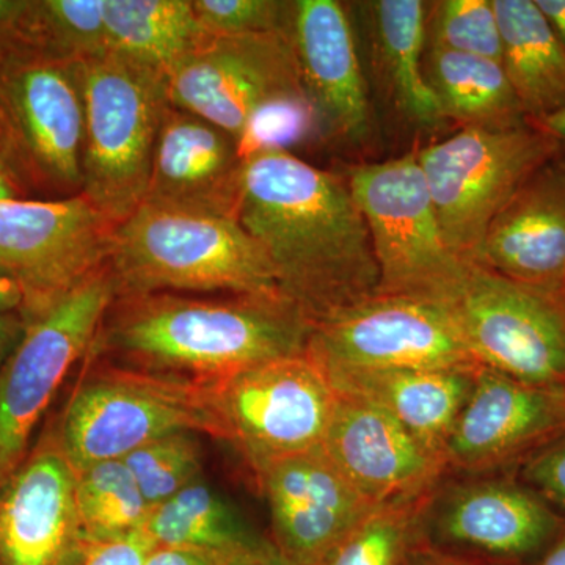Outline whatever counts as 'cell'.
<instances>
[{"instance_id":"cell-13","label":"cell","mask_w":565,"mask_h":565,"mask_svg":"<svg viewBox=\"0 0 565 565\" xmlns=\"http://www.w3.org/2000/svg\"><path fill=\"white\" fill-rule=\"evenodd\" d=\"M305 352L323 371L482 366L444 308L429 300L382 294L315 323Z\"/></svg>"},{"instance_id":"cell-40","label":"cell","mask_w":565,"mask_h":565,"mask_svg":"<svg viewBox=\"0 0 565 565\" xmlns=\"http://www.w3.org/2000/svg\"><path fill=\"white\" fill-rule=\"evenodd\" d=\"M230 565H291L280 555L269 537L258 541L234 553Z\"/></svg>"},{"instance_id":"cell-2","label":"cell","mask_w":565,"mask_h":565,"mask_svg":"<svg viewBox=\"0 0 565 565\" xmlns=\"http://www.w3.org/2000/svg\"><path fill=\"white\" fill-rule=\"evenodd\" d=\"M311 327L282 297L115 294L87 356L211 388L247 367L303 353Z\"/></svg>"},{"instance_id":"cell-35","label":"cell","mask_w":565,"mask_h":565,"mask_svg":"<svg viewBox=\"0 0 565 565\" xmlns=\"http://www.w3.org/2000/svg\"><path fill=\"white\" fill-rule=\"evenodd\" d=\"M516 478L555 509H565V435L527 459Z\"/></svg>"},{"instance_id":"cell-10","label":"cell","mask_w":565,"mask_h":565,"mask_svg":"<svg viewBox=\"0 0 565 565\" xmlns=\"http://www.w3.org/2000/svg\"><path fill=\"white\" fill-rule=\"evenodd\" d=\"M221 440L239 452L253 476L267 465L321 448L337 390L308 355L247 367L210 388Z\"/></svg>"},{"instance_id":"cell-19","label":"cell","mask_w":565,"mask_h":565,"mask_svg":"<svg viewBox=\"0 0 565 565\" xmlns=\"http://www.w3.org/2000/svg\"><path fill=\"white\" fill-rule=\"evenodd\" d=\"M322 448L345 479L375 505L433 493L449 473L444 457L356 394L337 392Z\"/></svg>"},{"instance_id":"cell-36","label":"cell","mask_w":565,"mask_h":565,"mask_svg":"<svg viewBox=\"0 0 565 565\" xmlns=\"http://www.w3.org/2000/svg\"><path fill=\"white\" fill-rule=\"evenodd\" d=\"M154 545L145 527L122 537L85 539L73 565H143Z\"/></svg>"},{"instance_id":"cell-18","label":"cell","mask_w":565,"mask_h":565,"mask_svg":"<svg viewBox=\"0 0 565 565\" xmlns=\"http://www.w3.org/2000/svg\"><path fill=\"white\" fill-rule=\"evenodd\" d=\"M84 541L76 471L51 419L0 489V565H73Z\"/></svg>"},{"instance_id":"cell-27","label":"cell","mask_w":565,"mask_h":565,"mask_svg":"<svg viewBox=\"0 0 565 565\" xmlns=\"http://www.w3.org/2000/svg\"><path fill=\"white\" fill-rule=\"evenodd\" d=\"M104 20L110 52L166 76L210 36L191 0H104Z\"/></svg>"},{"instance_id":"cell-31","label":"cell","mask_w":565,"mask_h":565,"mask_svg":"<svg viewBox=\"0 0 565 565\" xmlns=\"http://www.w3.org/2000/svg\"><path fill=\"white\" fill-rule=\"evenodd\" d=\"M76 505L85 539L122 537L147 525L150 504L122 460H107L76 473Z\"/></svg>"},{"instance_id":"cell-4","label":"cell","mask_w":565,"mask_h":565,"mask_svg":"<svg viewBox=\"0 0 565 565\" xmlns=\"http://www.w3.org/2000/svg\"><path fill=\"white\" fill-rule=\"evenodd\" d=\"M84 98L82 193L118 225L143 203L170 107L161 71L107 51L79 63Z\"/></svg>"},{"instance_id":"cell-38","label":"cell","mask_w":565,"mask_h":565,"mask_svg":"<svg viewBox=\"0 0 565 565\" xmlns=\"http://www.w3.org/2000/svg\"><path fill=\"white\" fill-rule=\"evenodd\" d=\"M404 565H498L479 557L462 555V553L449 552L440 546L424 541L416 546L414 553Z\"/></svg>"},{"instance_id":"cell-30","label":"cell","mask_w":565,"mask_h":565,"mask_svg":"<svg viewBox=\"0 0 565 565\" xmlns=\"http://www.w3.org/2000/svg\"><path fill=\"white\" fill-rule=\"evenodd\" d=\"M435 492L379 505L318 565H404L427 539Z\"/></svg>"},{"instance_id":"cell-43","label":"cell","mask_w":565,"mask_h":565,"mask_svg":"<svg viewBox=\"0 0 565 565\" xmlns=\"http://www.w3.org/2000/svg\"><path fill=\"white\" fill-rule=\"evenodd\" d=\"M565 47V0H535Z\"/></svg>"},{"instance_id":"cell-39","label":"cell","mask_w":565,"mask_h":565,"mask_svg":"<svg viewBox=\"0 0 565 565\" xmlns=\"http://www.w3.org/2000/svg\"><path fill=\"white\" fill-rule=\"evenodd\" d=\"M29 329V319L22 311L0 315V371L21 344Z\"/></svg>"},{"instance_id":"cell-17","label":"cell","mask_w":565,"mask_h":565,"mask_svg":"<svg viewBox=\"0 0 565 565\" xmlns=\"http://www.w3.org/2000/svg\"><path fill=\"white\" fill-rule=\"evenodd\" d=\"M270 512V542L291 565H318L373 512L323 448L286 457L255 476Z\"/></svg>"},{"instance_id":"cell-44","label":"cell","mask_w":565,"mask_h":565,"mask_svg":"<svg viewBox=\"0 0 565 565\" xmlns=\"http://www.w3.org/2000/svg\"><path fill=\"white\" fill-rule=\"evenodd\" d=\"M534 126L541 128L542 131L548 134L555 143L557 145V159L565 166V109L561 110L559 114L553 115V117L546 118L541 122H535Z\"/></svg>"},{"instance_id":"cell-24","label":"cell","mask_w":565,"mask_h":565,"mask_svg":"<svg viewBox=\"0 0 565 565\" xmlns=\"http://www.w3.org/2000/svg\"><path fill=\"white\" fill-rule=\"evenodd\" d=\"M501 66L531 125L565 109V47L535 0H493Z\"/></svg>"},{"instance_id":"cell-22","label":"cell","mask_w":565,"mask_h":565,"mask_svg":"<svg viewBox=\"0 0 565 565\" xmlns=\"http://www.w3.org/2000/svg\"><path fill=\"white\" fill-rule=\"evenodd\" d=\"M475 263L546 292H565V166L545 163L494 215Z\"/></svg>"},{"instance_id":"cell-33","label":"cell","mask_w":565,"mask_h":565,"mask_svg":"<svg viewBox=\"0 0 565 565\" xmlns=\"http://www.w3.org/2000/svg\"><path fill=\"white\" fill-rule=\"evenodd\" d=\"M451 51L501 63V33L493 0L429 2L426 51Z\"/></svg>"},{"instance_id":"cell-28","label":"cell","mask_w":565,"mask_h":565,"mask_svg":"<svg viewBox=\"0 0 565 565\" xmlns=\"http://www.w3.org/2000/svg\"><path fill=\"white\" fill-rule=\"evenodd\" d=\"M145 530L156 545L191 546L232 555L262 537L203 478L152 508Z\"/></svg>"},{"instance_id":"cell-34","label":"cell","mask_w":565,"mask_h":565,"mask_svg":"<svg viewBox=\"0 0 565 565\" xmlns=\"http://www.w3.org/2000/svg\"><path fill=\"white\" fill-rule=\"evenodd\" d=\"M210 35L239 36L292 33L296 0H191Z\"/></svg>"},{"instance_id":"cell-16","label":"cell","mask_w":565,"mask_h":565,"mask_svg":"<svg viewBox=\"0 0 565 565\" xmlns=\"http://www.w3.org/2000/svg\"><path fill=\"white\" fill-rule=\"evenodd\" d=\"M564 435L565 390L481 366L449 438L446 463L463 473L516 471Z\"/></svg>"},{"instance_id":"cell-29","label":"cell","mask_w":565,"mask_h":565,"mask_svg":"<svg viewBox=\"0 0 565 565\" xmlns=\"http://www.w3.org/2000/svg\"><path fill=\"white\" fill-rule=\"evenodd\" d=\"M9 41L62 63H81L106 54L104 0H29Z\"/></svg>"},{"instance_id":"cell-6","label":"cell","mask_w":565,"mask_h":565,"mask_svg":"<svg viewBox=\"0 0 565 565\" xmlns=\"http://www.w3.org/2000/svg\"><path fill=\"white\" fill-rule=\"evenodd\" d=\"M82 145L79 63L0 43V161L29 200L81 195Z\"/></svg>"},{"instance_id":"cell-20","label":"cell","mask_w":565,"mask_h":565,"mask_svg":"<svg viewBox=\"0 0 565 565\" xmlns=\"http://www.w3.org/2000/svg\"><path fill=\"white\" fill-rule=\"evenodd\" d=\"M294 46L316 134L340 145L371 136V106L351 18L337 0H296Z\"/></svg>"},{"instance_id":"cell-46","label":"cell","mask_w":565,"mask_h":565,"mask_svg":"<svg viewBox=\"0 0 565 565\" xmlns=\"http://www.w3.org/2000/svg\"><path fill=\"white\" fill-rule=\"evenodd\" d=\"M534 565H565V530Z\"/></svg>"},{"instance_id":"cell-42","label":"cell","mask_w":565,"mask_h":565,"mask_svg":"<svg viewBox=\"0 0 565 565\" xmlns=\"http://www.w3.org/2000/svg\"><path fill=\"white\" fill-rule=\"evenodd\" d=\"M25 297L21 286L13 278L0 274V315L11 311L24 313Z\"/></svg>"},{"instance_id":"cell-15","label":"cell","mask_w":565,"mask_h":565,"mask_svg":"<svg viewBox=\"0 0 565 565\" xmlns=\"http://www.w3.org/2000/svg\"><path fill=\"white\" fill-rule=\"evenodd\" d=\"M565 519L516 476L438 487L427 514L430 544L498 565H534Z\"/></svg>"},{"instance_id":"cell-26","label":"cell","mask_w":565,"mask_h":565,"mask_svg":"<svg viewBox=\"0 0 565 565\" xmlns=\"http://www.w3.org/2000/svg\"><path fill=\"white\" fill-rule=\"evenodd\" d=\"M424 76L445 121L481 129L531 125L501 63L429 50L424 52Z\"/></svg>"},{"instance_id":"cell-3","label":"cell","mask_w":565,"mask_h":565,"mask_svg":"<svg viewBox=\"0 0 565 565\" xmlns=\"http://www.w3.org/2000/svg\"><path fill=\"white\" fill-rule=\"evenodd\" d=\"M107 267L117 294L281 297L266 255L233 217L141 203L111 230Z\"/></svg>"},{"instance_id":"cell-9","label":"cell","mask_w":565,"mask_h":565,"mask_svg":"<svg viewBox=\"0 0 565 565\" xmlns=\"http://www.w3.org/2000/svg\"><path fill=\"white\" fill-rule=\"evenodd\" d=\"M115 294L117 285L104 266L29 322L0 371V489L32 451L62 385L90 351Z\"/></svg>"},{"instance_id":"cell-45","label":"cell","mask_w":565,"mask_h":565,"mask_svg":"<svg viewBox=\"0 0 565 565\" xmlns=\"http://www.w3.org/2000/svg\"><path fill=\"white\" fill-rule=\"evenodd\" d=\"M10 200H29V196L22 191L6 163L0 161V202H10Z\"/></svg>"},{"instance_id":"cell-37","label":"cell","mask_w":565,"mask_h":565,"mask_svg":"<svg viewBox=\"0 0 565 565\" xmlns=\"http://www.w3.org/2000/svg\"><path fill=\"white\" fill-rule=\"evenodd\" d=\"M232 553L191 546L154 545L143 565H230Z\"/></svg>"},{"instance_id":"cell-21","label":"cell","mask_w":565,"mask_h":565,"mask_svg":"<svg viewBox=\"0 0 565 565\" xmlns=\"http://www.w3.org/2000/svg\"><path fill=\"white\" fill-rule=\"evenodd\" d=\"M243 167L239 141L170 104L156 141L143 203L234 218Z\"/></svg>"},{"instance_id":"cell-14","label":"cell","mask_w":565,"mask_h":565,"mask_svg":"<svg viewBox=\"0 0 565 565\" xmlns=\"http://www.w3.org/2000/svg\"><path fill=\"white\" fill-rule=\"evenodd\" d=\"M111 230L82 195L0 202V274L21 286L29 322L106 266Z\"/></svg>"},{"instance_id":"cell-32","label":"cell","mask_w":565,"mask_h":565,"mask_svg":"<svg viewBox=\"0 0 565 565\" xmlns=\"http://www.w3.org/2000/svg\"><path fill=\"white\" fill-rule=\"evenodd\" d=\"M199 435L188 430L163 435L122 459L151 509L203 478Z\"/></svg>"},{"instance_id":"cell-41","label":"cell","mask_w":565,"mask_h":565,"mask_svg":"<svg viewBox=\"0 0 565 565\" xmlns=\"http://www.w3.org/2000/svg\"><path fill=\"white\" fill-rule=\"evenodd\" d=\"M29 0H0V43L13 39Z\"/></svg>"},{"instance_id":"cell-11","label":"cell","mask_w":565,"mask_h":565,"mask_svg":"<svg viewBox=\"0 0 565 565\" xmlns=\"http://www.w3.org/2000/svg\"><path fill=\"white\" fill-rule=\"evenodd\" d=\"M344 177L370 230L381 274L377 294L434 299L463 259L445 244L415 152L355 163Z\"/></svg>"},{"instance_id":"cell-8","label":"cell","mask_w":565,"mask_h":565,"mask_svg":"<svg viewBox=\"0 0 565 565\" xmlns=\"http://www.w3.org/2000/svg\"><path fill=\"white\" fill-rule=\"evenodd\" d=\"M441 236L463 262H475L494 215L559 150L534 125L516 129L460 128L415 152Z\"/></svg>"},{"instance_id":"cell-1","label":"cell","mask_w":565,"mask_h":565,"mask_svg":"<svg viewBox=\"0 0 565 565\" xmlns=\"http://www.w3.org/2000/svg\"><path fill=\"white\" fill-rule=\"evenodd\" d=\"M234 218L266 255L282 299L311 326L377 294L370 230L344 173L288 150L253 151Z\"/></svg>"},{"instance_id":"cell-5","label":"cell","mask_w":565,"mask_h":565,"mask_svg":"<svg viewBox=\"0 0 565 565\" xmlns=\"http://www.w3.org/2000/svg\"><path fill=\"white\" fill-rule=\"evenodd\" d=\"M68 403L54 422L63 455L81 471L122 460L140 446L173 433L221 440L210 388L167 381L85 356Z\"/></svg>"},{"instance_id":"cell-7","label":"cell","mask_w":565,"mask_h":565,"mask_svg":"<svg viewBox=\"0 0 565 565\" xmlns=\"http://www.w3.org/2000/svg\"><path fill=\"white\" fill-rule=\"evenodd\" d=\"M429 302L444 308L482 366L565 390V292L541 291L463 262Z\"/></svg>"},{"instance_id":"cell-12","label":"cell","mask_w":565,"mask_h":565,"mask_svg":"<svg viewBox=\"0 0 565 565\" xmlns=\"http://www.w3.org/2000/svg\"><path fill=\"white\" fill-rule=\"evenodd\" d=\"M167 88L172 106L212 122L239 145L259 111L307 99L294 32L210 35L167 73Z\"/></svg>"},{"instance_id":"cell-23","label":"cell","mask_w":565,"mask_h":565,"mask_svg":"<svg viewBox=\"0 0 565 565\" xmlns=\"http://www.w3.org/2000/svg\"><path fill=\"white\" fill-rule=\"evenodd\" d=\"M323 373L337 392L356 394L377 405L446 460L449 438L473 390L478 370H333Z\"/></svg>"},{"instance_id":"cell-25","label":"cell","mask_w":565,"mask_h":565,"mask_svg":"<svg viewBox=\"0 0 565 565\" xmlns=\"http://www.w3.org/2000/svg\"><path fill=\"white\" fill-rule=\"evenodd\" d=\"M429 2L377 0L363 3L382 84L396 110L416 128L444 125L424 76L426 17Z\"/></svg>"}]
</instances>
